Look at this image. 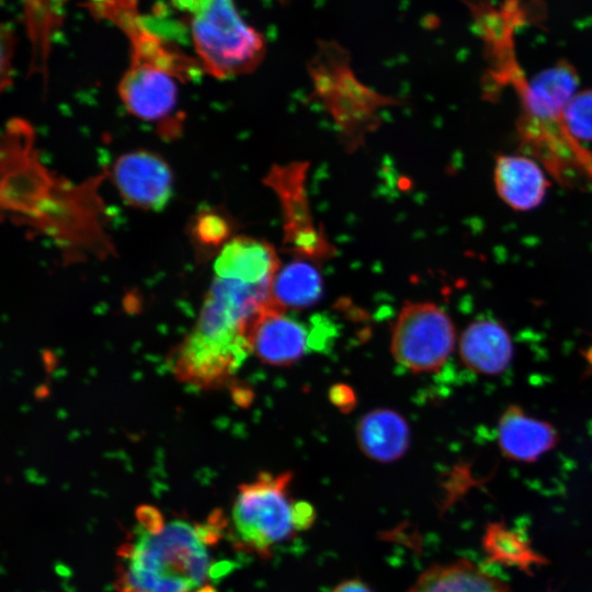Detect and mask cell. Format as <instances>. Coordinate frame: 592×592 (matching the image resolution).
Segmentation results:
<instances>
[{"instance_id": "cell-26", "label": "cell", "mask_w": 592, "mask_h": 592, "mask_svg": "<svg viewBox=\"0 0 592 592\" xmlns=\"http://www.w3.org/2000/svg\"><path fill=\"white\" fill-rule=\"evenodd\" d=\"M29 4H33V8L35 10L34 18L36 15V11L38 12L37 22H42L44 20L42 11L44 10V0H26Z\"/></svg>"}, {"instance_id": "cell-19", "label": "cell", "mask_w": 592, "mask_h": 592, "mask_svg": "<svg viewBox=\"0 0 592 592\" xmlns=\"http://www.w3.org/2000/svg\"><path fill=\"white\" fill-rule=\"evenodd\" d=\"M408 592H509V590L477 566L460 560L429 568Z\"/></svg>"}, {"instance_id": "cell-6", "label": "cell", "mask_w": 592, "mask_h": 592, "mask_svg": "<svg viewBox=\"0 0 592 592\" xmlns=\"http://www.w3.org/2000/svg\"><path fill=\"white\" fill-rule=\"evenodd\" d=\"M455 328L448 315L430 301L406 303L391 335V353L413 373L435 372L455 346Z\"/></svg>"}, {"instance_id": "cell-17", "label": "cell", "mask_w": 592, "mask_h": 592, "mask_svg": "<svg viewBox=\"0 0 592 592\" xmlns=\"http://www.w3.org/2000/svg\"><path fill=\"white\" fill-rule=\"evenodd\" d=\"M356 436L361 451L383 463L399 459L410 443L408 423L391 409H375L365 414L358 422Z\"/></svg>"}, {"instance_id": "cell-2", "label": "cell", "mask_w": 592, "mask_h": 592, "mask_svg": "<svg viewBox=\"0 0 592 592\" xmlns=\"http://www.w3.org/2000/svg\"><path fill=\"white\" fill-rule=\"evenodd\" d=\"M308 72L311 96L331 116L348 152L356 151L366 136L379 127L382 109L401 103L362 83L351 68L349 54L334 42L320 44L308 64Z\"/></svg>"}, {"instance_id": "cell-24", "label": "cell", "mask_w": 592, "mask_h": 592, "mask_svg": "<svg viewBox=\"0 0 592 592\" xmlns=\"http://www.w3.org/2000/svg\"><path fill=\"white\" fill-rule=\"evenodd\" d=\"M331 592H373V591L362 580L350 579L335 585Z\"/></svg>"}, {"instance_id": "cell-16", "label": "cell", "mask_w": 592, "mask_h": 592, "mask_svg": "<svg viewBox=\"0 0 592 592\" xmlns=\"http://www.w3.org/2000/svg\"><path fill=\"white\" fill-rule=\"evenodd\" d=\"M463 363L473 372L498 375L513 357V344L508 330L498 321L481 319L471 322L459 341Z\"/></svg>"}, {"instance_id": "cell-12", "label": "cell", "mask_w": 592, "mask_h": 592, "mask_svg": "<svg viewBox=\"0 0 592 592\" xmlns=\"http://www.w3.org/2000/svg\"><path fill=\"white\" fill-rule=\"evenodd\" d=\"M177 80L160 69L130 64L119 81L118 94L130 114L159 122L169 118L178 105Z\"/></svg>"}, {"instance_id": "cell-23", "label": "cell", "mask_w": 592, "mask_h": 592, "mask_svg": "<svg viewBox=\"0 0 592 592\" xmlns=\"http://www.w3.org/2000/svg\"><path fill=\"white\" fill-rule=\"evenodd\" d=\"M330 399L343 411L352 409L355 403L353 391L345 385H335L330 391Z\"/></svg>"}, {"instance_id": "cell-25", "label": "cell", "mask_w": 592, "mask_h": 592, "mask_svg": "<svg viewBox=\"0 0 592 592\" xmlns=\"http://www.w3.org/2000/svg\"><path fill=\"white\" fill-rule=\"evenodd\" d=\"M177 8L192 13L197 12L207 0H170Z\"/></svg>"}, {"instance_id": "cell-9", "label": "cell", "mask_w": 592, "mask_h": 592, "mask_svg": "<svg viewBox=\"0 0 592 592\" xmlns=\"http://www.w3.org/2000/svg\"><path fill=\"white\" fill-rule=\"evenodd\" d=\"M121 196L132 206L161 210L173 194V175L159 155L136 150L119 156L112 170Z\"/></svg>"}, {"instance_id": "cell-22", "label": "cell", "mask_w": 592, "mask_h": 592, "mask_svg": "<svg viewBox=\"0 0 592 592\" xmlns=\"http://www.w3.org/2000/svg\"><path fill=\"white\" fill-rule=\"evenodd\" d=\"M12 32L9 29L2 27L1 32V47H2V60H1V86L2 89L10 82V59L13 48Z\"/></svg>"}, {"instance_id": "cell-18", "label": "cell", "mask_w": 592, "mask_h": 592, "mask_svg": "<svg viewBox=\"0 0 592 592\" xmlns=\"http://www.w3.org/2000/svg\"><path fill=\"white\" fill-rule=\"evenodd\" d=\"M323 281L316 263L294 258L276 272L272 285V300L281 308L300 310L319 301Z\"/></svg>"}, {"instance_id": "cell-11", "label": "cell", "mask_w": 592, "mask_h": 592, "mask_svg": "<svg viewBox=\"0 0 592 592\" xmlns=\"http://www.w3.org/2000/svg\"><path fill=\"white\" fill-rule=\"evenodd\" d=\"M578 87L577 70L563 60L524 80L517 88L522 105L517 125L545 126L562 122L563 111Z\"/></svg>"}, {"instance_id": "cell-7", "label": "cell", "mask_w": 592, "mask_h": 592, "mask_svg": "<svg viewBox=\"0 0 592 592\" xmlns=\"http://www.w3.org/2000/svg\"><path fill=\"white\" fill-rule=\"evenodd\" d=\"M88 8L95 16L114 23L128 37L132 45L130 64L160 69L181 82L202 75L201 62L149 30L139 15L137 0H90Z\"/></svg>"}, {"instance_id": "cell-4", "label": "cell", "mask_w": 592, "mask_h": 592, "mask_svg": "<svg viewBox=\"0 0 592 592\" xmlns=\"http://www.w3.org/2000/svg\"><path fill=\"white\" fill-rule=\"evenodd\" d=\"M192 35L203 70L217 79L248 75L265 55L264 37L243 22L232 0H207L194 13Z\"/></svg>"}, {"instance_id": "cell-13", "label": "cell", "mask_w": 592, "mask_h": 592, "mask_svg": "<svg viewBox=\"0 0 592 592\" xmlns=\"http://www.w3.org/2000/svg\"><path fill=\"white\" fill-rule=\"evenodd\" d=\"M280 267L273 244L244 235L235 236L221 246L214 262L215 276L252 285H271Z\"/></svg>"}, {"instance_id": "cell-21", "label": "cell", "mask_w": 592, "mask_h": 592, "mask_svg": "<svg viewBox=\"0 0 592 592\" xmlns=\"http://www.w3.org/2000/svg\"><path fill=\"white\" fill-rule=\"evenodd\" d=\"M197 235L210 246H224L230 239L228 220L218 214H206L197 223Z\"/></svg>"}, {"instance_id": "cell-10", "label": "cell", "mask_w": 592, "mask_h": 592, "mask_svg": "<svg viewBox=\"0 0 592 592\" xmlns=\"http://www.w3.org/2000/svg\"><path fill=\"white\" fill-rule=\"evenodd\" d=\"M314 335L273 300L266 304L247 330L250 351L263 363L289 366L308 351Z\"/></svg>"}, {"instance_id": "cell-8", "label": "cell", "mask_w": 592, "mask_h": 592, "mask_svg": "<svg viewBox=\"0 0 592 592\" xmlns=\"http://www.w3.org/2000/svg\"><path fill=\"white\" fill-rule=\"evenodd\" d=\"M250 352L247 339H217L192 330L170 355L169 366L177 379L213 389L229 382Z\"/></svg>"}, {"instance_id": "cell-1", "label": "cell", "mask_w": 592, "mask_h": 592, "mask_svg": "<svg viewBox=\"0 0 592 592\" xmlns=\"http://www.w3.org/2000/svg\"><path fill=\"white\" fill-rule=\"evenodd\" d=\"M132 537L118 550V592H217L219 577L208 547L226 528L221 513L204 524L173 520L164 524L157 510L143 506Z\"/></svg>"}, {"instance_id": "cell-5", "label": "cell", "mask_w": 592, "mask_h": 592, "mask_svg": "<svg viewBox=\"0 0 592 592\" xmlns=\"http://www.w3.org/2000/svg\"><path fill=\"white\" fill-rule=\"evenodd\" d=\"M307 170L306 161L273 164L263 183L280 201L283 250L294 258L319 263L331 259L335 248L314 219L306 189Z\"/></svg>"}, {"instance_id": "cell-14", "label": "cell", "mask_w": 592, "mask_h": 592, "mask_svg": "<svg viewBox=\"0 0 592 592\" xmlns=\"http://www.w3.org/2000/svg\"><path fill=\"white\" fill-rule=\"evenodd\" d=\"M492 178L502 202L520 212L539 206L549 187L547 173L542 163L526 155L498 156Z\"/></svg>"}, {"instance_id": "cell-20", "label": "cell", "mask_w": 592, "mask_h": 592, "mask_svg": "<svg viewBox=\"0 0 592 592\" xmlns=\"http://www.w3.org/2000/svg\"><path fill=\"white\" fill-rule=\"evenodd\" d=\"M562 124L577 143H592V89L579 90L568 102Z\"/></svg>"}, {"instance_id": "cell-3", "label": "cell", "mask_w": 592, "mask_h": 592, "mask_svg": "<svg viewBox=\"0 0 592 592\" xmlns=\"http://www.w3.org/2000/svg\"><path fill=\"white\" fill-rule=\"evenodd\" d=\"M292 479L289 471H263L238 487L231 510L232 536L238 546L269 557L275 546L299 532L297 502L288 493Z\"/></svg>"}, {"instance_id": "cell-15", "label": "cell", "mask_w": 592, "mask_h": 592, "mask_svg": "<svg viewBox=\"0 0 592 592\" xmlns=\"http://www.w3.org/2000/svg\"><path fill=\"white\" fill-rule=\"evenodd\" d=\"M559 441L555 426L528 415L520 406L510 405L498 423V443L502 454L517 462H535Z\"/></svg>"}]
</instances>
